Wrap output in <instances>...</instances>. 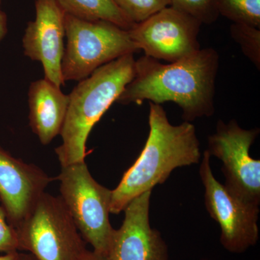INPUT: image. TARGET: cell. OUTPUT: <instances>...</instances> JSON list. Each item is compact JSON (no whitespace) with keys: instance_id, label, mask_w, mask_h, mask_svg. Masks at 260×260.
I'll return each instance as SVG.
<instances>
[{"instance_id":"obj_11","label":"cell","mask_w":260,"mask_h":260,"mask_svg":"<svg viewBox=\"0 0 260 260\" xmlns=\"http://www.w3.org/2000/svg\"><path fill=\"white\" fill-rule=\"evenodd\" d=\"M151 193L145 191L137 197L124 210L122 225L112 233L109 260H169L167 245L161 234L150 226Z\"/></svg>"},{"instance_id":"obj_4","label":"cell","mask_w":260,"mask_h":260,"mask_svg":"<svg viewBox=\"0 0 260 260\" xmlns=\"http://www.w3.org/2000/svg\"><path fill=\"white\" fill-rule=\"evenodd\" d=\"M64 81L80 82L103 65L140 51L128 30L105 20L88 21L65 14Z\"/></svg>"},{"instance_id":"obj_22","label":"cell","mask_w":260,"mask_h":260,"mask_svg":"<svg viewBox=\"0 0 260 260\" xmlns=\"http://www.w3.org/2000/svg\"><path fill=\"white\" fill-rule=\"evenodd\" d=\"M0 260H20V253L18 251L5 253V255L0 256Z\"/></svg>"},{"instance_id":"obj_7","label":"cell","mask_w":260,"mask_h":260,"mask_svg":"<svg viewBox=\"0 0 260 260\" xmlns=\"http://www.w3.org/2000/svg\"><path fill=\"white\" fill-rule=\"evenodd\" d=\"M210 158L205 150L200 167L205 207L220 225V241L224 249L241 254L255 245L259 239V206L248 203L220 184L214 177Z\"/></svg>"},{"instance_id":"obj_12","label":"cell","mask_w":260,"mask_h":260,"mask_svg":"<svg viewBox=\"0 0 260 260\" xmlns=\"http://www.w3.org/2000/svg\"><path fill=\"white\" fill-rule=\"evenodd\" d=\"M52 178L41 168L15 158L0 145V201L13 228L26 218Z\"/></svg>"},{"instance_id":"obj_10","label":"cell","mask_w":260,"mask_h":260,"mask_svg":"<svg viewBox=\"0 0 260 260\" xmlns=\"http://www.w3.org/2000/svg\"><path fill=\"white\" fill-rule=\"evenodd\" d=\"M35 10V19L28 23L22 41L24 55L39 61L44 78L61 87L66 13L56 0H36Z\"/></svg>"},{"instance_id":"obj_17","label":"cell","mask_w":260,"mask_h":260,"mask_svg":"<svg viewBox=\"0 0 260 260\" xmlns=\"http://www.w3.org/2000/svg\"><path fill=\"white\" fill-rule=\"evenodd\" d=\"M132 23L138 24L171 6L170 0H113Z\"/></svg>"},{"instance_id":"obj_18","label":"cell","mask_w":260,"mask_h":260,"mask_svg":"<svg viewBox=\"0 0 260 260\" xmlns=\"http://www.w3.org/2000/svg\"><path fill=\"white\" fill-rule=\"evenodd\" d=\"M171 6L198 19L202 24H212L218 20L219 13L215 0H170Z\"/></svg>"},{"instance_id":"obj_21","label":"cell","mask_w":260,"mask_h":260,"mask_svg":"<svg viewBox=\"0 0 260 260\" xmlns=\"http://www.w3.org/2000/svg\"><path fill=\"white\" fill-rule=\"evenodd\" d=\"M81 260H109L107 256L102 255L95 251L87 250Z\"/></svg>"},{"instance_id":"obj_2","label":"cell","mask_w":260,"mask_h":260,"mask_svg":"<svg viewBox=\"0 0 260 260\" xmlns=\"http://www.w3.org/2000/svg\"><path fill=\"white\" fill-rule=\"evenodd\" d=\"M150 132L144 148L113 189L110 213L119 214L135 198L167 180L177 168L200 162L202 154L191 122H169L161 105L149 102Z\"/></svg>"},{"instance_id":"obj_14","label":"cell","mask_w":260,"mask_h":260,"mask_svg":"<svg viewBox=\"0 0 260 260\" xmlns=\"http://www.w3.org/2000/svg\"><path fill=\"white\" fill-rule=\"evenodd\" d=\"M65 13L88 21L105 20L129 30L134 23L114 4L113 0H56Z\"/></svg>"},{"instance_id":"obj_1","label":"cell","mask_w":260,"mask_h":260,"mask_svg":"<svg viewBox=\"0 0 260 260\" xmlns=\"http://www.w3.org/2000/svg\"><path fill=\"white\" fill-rule=\"evenodd\" d=\"M219 59L213 48L200 49L192 55L167 64L142 56L135 60L134 78L116 102L141 105L149 101L161 105L171 102L181 108L184 121L210 117L215 112Z\"/></svg>"},{"instance_id":"obj_23","label":"cell","mask_w":260,"mask_h":260,"mask_svg":"<svg viewBox=\"0 0 260 260\" xmlns=\"http://www.w3.org/2000/svg\"><path fill=\"white\" fill-rule=\"evenodd\" d=\"M20 260H37L32 254L20 253Z\"/></svg>"},{"instance_id":"obj_19","label":"cell","mask_w":260,"mask_h":260,"mask_svg":"<svg viewBox=\"0 0 260 260\" xmlns=\"http://www.w3.org/2000/svg\"><path fill=\"white\" fill-rule=\"evenodd\" d=\"M18 250L16 232L15 228L8 223L6 213L0 201V251L10 253Z\"/></svg>"},{"instance_id":"obj_20","label":"cell","mask_w":260,"mask_h":260,"mask_svg":"<svg viewBox=\"0 0 260 260\" xmlns=\"http://www.w3.org/2000/svg\"><path fill=\"white\" fill-rule=\"evenodd\" d=\"M8 31V17L4 10L2 8L1 0H0V44L4 40Z\"/></svg>"},{"instance_id":"obj_5","label":"cell","mask_w":260,"mask_h":260,"mask_svg":"<svg viewBox=\"0 0 260 260\" xmlns=\"http://www.w3.org/2000/svg\"><path fill=\"white\" fill-rule=\"evenodd\" d=\"M15 229L19 250L37 260H81L88 250L60 197L45 191Z\"/></svg>"},{"instance_id":"obj_8","label":"cell","mask_w":260,"mask_h":260,"mask_svg":"<svg viewBox=\"0 0 260 260\" xmlns=\"http://www.w3.org/2000/svg\"><path fill=\"white\" fill-rule=\"evenodd\" d=\"M259 128L243 129L237 120L228 124L218 120L216 129L208 138L210 156L220 159L225 178L224 185L239 198L260 205V160L251 158L249 150L259 134Z\"/></svg>"},{"instance_id":"obj_16","label":"cell","mask_w":260,"mask_h":260,"mask_svg":"<svg viewBox=\"0 0 260 260\" xmlns=\"http://www.w3.org/2000/svg\"><path fill=\"white\" fill-rule=\"evenodd\" d=\"M231 37L240 46L242 52L260 70V28L245 23H233Z\"/></svg>"},{"instance_id":"obj_3","label":"cell","mask_w":260,"mask_h":260,"mask_svg":"<svg viewBox=\"0 0 260 260\" xmlns=\"http://www.w3.org/2000/svg\"><path fill=\"white\" fill-rule=\"evenodd\" d=\"M135 65L134 54L121 56L98 68L72 90L60 133L62 143L55 149L61 167L85 161L90 132L134 78Z\"/></svg>"},{"instance_id":"obj_6","label":"cell","mask_w":260,"mask_h":260,"mask_svg":"<svg viewBox=\"0 0 260 260\" xmlns=\"http://www.w3.org/2000/svg\"><path fill=\"white\" fill-rule=\"evenodd\" d=\"M60 198L85 242L107 256L114 232L110 221L112 190L95 180L85 161L61 167Z\"/></svg>"},{"instance_id":"obj_15","label":"cell","mask_w":260,"mask_h":260,"mask_svg":"<svg viewBox=\"0 0 260 260\" xmlns=\"http://www.w3.org/2000/svg\"><path fill=\"white\" fill-rule=\"evenodd\" d=\"M219 15L260 28V0H215Z\"/></svg>"},{"instance_id":"obj_9","label":"cell","mask_w":260,"mask_h":260,"mask_svg":"<svg viewBox=\"0 0 260 260\" xmlns=\"http://www.w3.org/2000/svg\"><path fill=\"white\" fill-rule=\"evenodd\" d=\"M203 25L191 15L169 6L128 30L145 55L174 62L198 52Z\"/></svg>"},{"instance_id":"obj_13","label":"cell","mask_w":260,"mask_h":260,"mask_svg":"<svg viewBox=\"0 0 260 260\" xmlns=\"http://www.w3.org/2000/svg\"><path fill=\"white\" fill-rule=\"evenodd\" d=\"M29 124L42 145L60 135L69 106V95L49 80L30 83L28 90Z\"/></svg>"}]
</instances>
